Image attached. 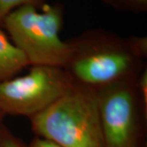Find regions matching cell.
<instances>
[{"instance_id": "obj_1", "label": "cell", "mask_w": 147, "mask_h": 147, "mask_svg": "<svg viewBox=\"0 0 147 147\" xmlns=\"http://www.w3.org/2000/svg\"><path fill=\"white\" fill-rule=\"evenodd\" d=\"M38 137L61 147H105L97 90L76 82L47 108L30 119Z\"/></svg>"}, {"instance_id": "obj_2", "label": "cell", "mask_w": 147, "mask_h": 147, "mask_svg": "<svg viewBox=\"0 0 147 147\" xmlns=\"http://www.w3.org/2000/svg\"><path fill=\"white\" fill-rule=\"evenodd\" d=\"M62 16L60 8L45 5L42 11L32 4L11 11L3 23L11 42L30 65L65 69L75 52L74 42L60 37Z\"/></svg>"}, {"instance_id": "obj_3", "label": "cell", "mask_w": 147, "mask_h": 147, "mask_svg": "<svg viewBox=\"0 0 147 147\" xmlns=\"http://www.w3.org/2000/svg\"><path fill=\"white\" fill-rule=\"evenodd\" d=\"M144 42L98 38L74 42L75 52L65 69L77 83L96 90L134 79L138 61L146 50Z\"/></svg>"}, {"instance_id": "obj_4", "label": "cell", "mask_w": 147, "mask_h": 147, "mask_svg": "<svg viewBox=\"0 0 147 147\" xmlns=\"http://www.w3.org/2000/svg\"><path fill=\"white\" fill-rule=\"evenodd\" d=\"M76 81L66 69L31 65L22 76L0 82V113L30 119L71 89Z\"/></svg>"}, {"instance_id": "obj_5", "label": "cell", "mask_w": 147, "mask_h": 147, "mask_svg": "<svg viewBox=\"0 0 147 147\" xmlns=\"http://www.w3.org/2000/svg\"><path fill=\"white\" fill-rule=\"evenodd\" d=\"M105 147H142L140 96L134 79L97 89Z\"/></svg>"}, {"instance_id": "obj_6", "label": "cell", "mask_w": 147, "mask_h": 147, "mask_svg": "<svg viewBox=\"0 0 147 147\" xmlns=\"http://www.w3.org/2000/svg\"><path fill=\"white\" fill-rule=\"evenodd\" d=\"M30 65L25 55L0 30V82L14 78Z\"/></svg>"}, {"instance_id": "obj_7", "label": "cell", "mask_w": 147, "mask_h": 147, "mask_svg": "<svg viewBox=\"0 0 147 147\" xmlns=\"http://www.w3.org/2000/svg\"><path fill=\"white\" fill-rule=\"evenodd\" d=\"M39 0H0V23H2L5 17L11 11L21 6L38 4Z\"/></svg>"}, {"instance_id": "obj_8", "label": "cell", "mask_w": 147, "mask_h": 147, "mask_svg": "<svg viewBox=\"0 0 147 147\" xmlns=\"http://www.w3.org/2000/svg\"><path fill=\"white\" fill-rule=\"evenodd\" d=\"M0 147H26V145L3 123L0 125Z\"/></svg>"}, {"instance_id": "obj_9", "label": "cell", "mask_w": 147, "mask_h": 147, "mask_svg": "<svg viewBox=\"0 0 147 147\" xmlns=\"http://www.w3.org/2000/svg\"><path fill=\"white\" fill-rule=\"evenodd\" d=\"M26 147H61L55 144L54 142H50L48 140L43 139L41 137H36L33 139L30 143L26 146Z\"/></svg>"}, {"instance_id": "obj_10", "label": "cell", "mask_w": 147, "mask_h": 147, "mask_svg": "<svg viewBox=\"0 0 147 147\" xmlns=\"http://www.w3.org/2000/svg\"><path fill=\"white\" fill-rule=\"evenodd\" d=\"M131 1H133L134 3L140 4V5H145L147 3V0H131Z\"/></svg>"}, {"instance_id": "obj_11", "label": "cell", "mask_w": 147, "mask_h": 147, "mask_svg": "<svg viewBox=\"0 0 147 147\" xmlns=\"http://www.w3.org/2000/svg\"><path fill=\"white\" fill-rule=\"evenodd\" d=\"M4 117H5V116L3 115V114L0 113V125L3 123V119H4Z\"/></svg>"}]
</instances>
